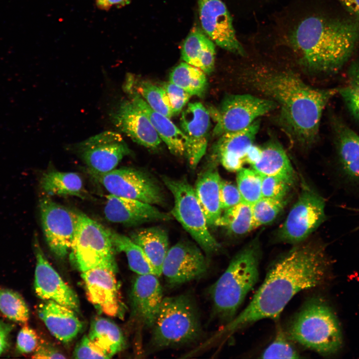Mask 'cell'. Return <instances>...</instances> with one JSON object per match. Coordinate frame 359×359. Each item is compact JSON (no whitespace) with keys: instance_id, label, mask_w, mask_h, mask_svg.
Returning a JSON list of instances; mask_svg holds the SVG:
<instances>
[{"instance_id":"f546056e","label":"cell","mask_w":359,"mask_h":359,"mask_svg":"<svg viewBox=\"0 0 359 359\" xmlns=\"http://www.w3.org/2000/svg\"><path fill=\"white\" fill-rule=\"evenodd\" d=\"M88 337L109 359L125 347V338L120 328L105 318L98 317L93 321Z\"/></svg>"},{"instance_id":"5bb4252c","label":"cell","mask_w":359,"mask_h":359,"mask_svg":"<svg viewBox=\"0 0 359 359\" xmlns=\"http://www.w3.org/2000/svg\"><path fill=\"white\" fill-rule=\"evenodd\" d=\"M195 244L181 241L170 247L162 266V274L171 288L199 279L209 268L208 259Z\"/></svg>"},{"instance_id":"7402d4cb","label":"cell","mask_w":359,"mask_h":359,"mask_svg":"<svg viewBox=\"0 0 359 359\" xmlns=\"http://www.w3.org/2000/svg\"><path fill=\"white\" fill-rule=\"evenodd\" d=\"M154 274L138 275L131 292L133 315L152 328L164 298L162 286Z\"/></svg>"},{"instance_id":"60d3db41","label":"cell","mask_w":359,"mask_h":359,"mask_svg":"<svg viewBox=\"0 0 359 359\" xmlns=\"http://www.w3.org/2000/svg\"><path fill=\"white\" fill-rule=\"evenodd\" d=\"M292 185L280 178L262 175V197L284 200Z\"/></svg>"},{"instance_id":"d6986e66","label":"cell","mask_w":359,"mask_h":359,"mask_svg":"<svg viewBox=\"0 0 359 359\" xmlns=\"http://www.w3.org/2000/svg\"><path fill=\"white\" fill-rule=\"evenodd\" d=\"M111 120L135 142L155 149L162 140L144 112L130 99L120 102L111 113Z\"/></svg>"},{"instance_id":"3957f363","label":"cell","mask_w":359,"mask_h":359,"mask_svg":"<svg viewBox=\"0 0 359 359\" xmlns=\"http://www.w3.org/2000/svg\"><path fill=\"white\" fill-rule=\"evenodd\" d=\"M289 44L300 62L313 72L331 74L348 61L359 41V21L312 16L290 32Z\"/></svg>"},{"instance_id":"e575fe53","label":"cell","mask_w":359,"mask_h":359,"mask_svg":"<svg viewBox=\"0 0 359 359\" xmlns=\"http://www.w3.org/2000/svg\"><path fill=\"white\" fill-rule=\"evenodd\" d=\"M126 82L134 88L153 110L169 118L174 116L168 96L162 87L147 80L137 81L132 76L128 77Z\"/></svg>"},{"instance_id":"cb8c5ba5","label":"cell","mask_w":359,"mask_h":359,"mask_svg":"<svg viewBox=\"0 0 359 359\" xmlns=\"http://www.w3.org/2000/svg\"><path fill=\"white\" fill-rule=\"evenodd\" d=\"M125 89L130 98L146 115L161 139L164 142L170 152L176 156L185 153L186 137L170 118L153 110L129 83Z\"/></svg>"},{"instance_id":"30bf717a","label":"cell","mask_w":359,"mask_h":359,"mask_svg":"<svg viewBox=\"0 0 359 359\" xmlns=\"http://www.w3.org/2000/svg\"><path fill=\"white\" fill-rule=\"evenodd\" d=\"M325 208L323 197L310 187L304 185L277 231V239L294 245L305 241L324 221Z\"/></svg>"},{"instance_id":"9a60e30c","label":"cell","mask_w":359,"mask_h":359,"mask_svg":"<svg viewBox=\"0 0 359 359\" xmlns=\"http://www.w3.org/2000/svg\"><path fill=\"white\" fill-rule=\"evenodd\" d=\"M36 257L34 286L37 296L51 300L78 312L79 301L73 290L62 279L44 256L36 236L34 240Z\"/></svg>"},{"instance_id":"d590c367","label":"cell","mask_w":359,"mask_h":359,"mask_svg":"<svg viewBox=\"0 0 359 359\" xmlns=\"http://www.w3.org/2000/svg\"><path fill=\"white\" fill-rule=\"evenodd\" d=\"M0 311L8 319L21 324L27 323L29 310L22 297L10 289L0 288Z\"/></svg>"},{"instance_id":"2e32d148","label":"cell","mask_w":359,"mask_h":359,"mask_svg":"<svg viewBox=\"0 0 359 359\" xmlns=\"http://www.w3.org/2000/svg\"><path fill=\"white\" fill-rule=\"evenodd\" d=\"M199 18L204 31L216 44L235 54L244 55L236 38L230 15L220 0H197Z\"/></svg>"},{"instance_id":"d6a6232c","label":"cell","mask_w":359,"mask_h":359,"mask_svg":"<svg viewBox=\"0 0 359 359\" xmlns=\"http://www.w3.org/2000/svg\"><path fill=\"white\" fill-rule=\"evenodd\" d=\"M215 226L224 227L229 233L242 236L255 229L251 205L241 201L224 210Z\"/></svg>"},{"instance_id":"ab89813d","label":"cell","mask_w":359,"mask_h":359,"mask_svg":"<svg viewBox=\"0 0 359 359\" xmlns=\"http://www.w3.org/2000/svg\"><path fill=\"white\" fill-rule=\"evenodd\" d=\"M262 359H298L300 354L291 343V340L279 324L277 326L275 338L261 355Z\"/></svg>"},{"instance_id":"4316f807","label":"cell","mask_w":359,"mask_h":359,"mask_svg":"<svg viewBox=\"0 0 359 359\" xmlns=\"http://www.w3.org/2000/svg\"><path fill=\"white\" fill-rule=\"evenodd\" d=\"M130 239L143 251L157 276L162 274V266L170 248L167 231L160 227L140 228L133 232Z\"/></svg>"},{"instance_id":"ba28073f","label":"cell","mask_w":359,"mask_h":359,"mask_svg":"<svg viewBox=\"0 0 359 359\" xmlns=\"http://www.w3.org/2000/svg\"><path fill=\"white\" fill-rule=\"evenodd\" d=\"M162 179L174 196L172 216L207 255L210 256L219 251L221 246L209 232L194 188L183 179L178 180L164 176Z\"/></svg>"},{"instance_id":"e0dca14e","label":"cell","mask_w":359,"mask_h":359,"mask_svg":"<svg viewBox=\"0 0 359 359\" xmlns=\"http://www.w3.org/2000/svg\"><path fill=\"white\" fill-rule=\"evenodd\" d=\"M210 126L209 112L201 103H188L182 112L180 127L186 137L184 155L192 169L206 152Z\"/></svg>"},{"instance_id":"7a4b0ae2","label":"cell","mask_w":359,"mask_h":359,"mask_svg":"<svg viewBox=\"0 0 359 359\" xmlns=\"http://www.w3.org/2000/svg\"><path fill=\"white\" fill-rule=\"evenodd\" d=\"M243 80L277 104L280 126L293 142L303 147L315 143L323 111L339 93L337 88L313 87L291 72L265 68L247 70Z\"/></svg>"},{"instance_id":"836d02e7","label":"cell","mask_w":359,"mask_h":359,"mask_svg":"<svg viewBox=\"0 0 359 359\" xmlns=\"http://www.w3.org/2000/svg\"><path fill=\"white\" fill-rule=\"evenodd\" d=\"M109 232L115 250L125 253L131 270L137 275H156L151 263L142 249L130 237L111 229H109Z\"/></svg>"},{"instance_id":"8992f818","label":"cell","mask_w":359,"mask_h":359,"mask_svg":"<svg viewBox=\"0 0 359 359\" xmlns=\"http://www.w3.org/2000/svg\"><path fill=\"white\" fill-rule=\"evenodd\" d=\"M152 330L150 345L155 350L196 341L202 328L197 308L191 297L181 294L164 297Z\"/></svg>"},{"instance_id":"603a6c76","label":"cell","mask_w":359,"mask_h":359,"mask_svg":"<svg viewBox=\"0 0 359 359\" xmlns=\"http://www.w3.org/2000/svg\"><path fill=\"white\" fill-rule=\"evenodd\" d=\"M37 312L50 333L63 343L71 341L83 328L75 311L54 301L46 300L40 304Z\"/></svg>"},{"instance_id":"681fc988","label":"cell","mask_w":359,"mask_h":359,"mask_svg":"<svg viewBox=\"0 0 359 359\" xmlns=\"http://www.w3.org/2000/svg\"><path fill=\"white\" fill-rule=\"evenodd\" d=\"M130 0H96L97 6L100 9H109L114 6L124 5L128 4Z\"/></svg>"},{"instance_id":"7bdbcfd3","label":"cell","mask_w":359,"mask_h":359,"mask_svg":"<svg viewBox=\"0 0 359 359\" xmlns=\"http://www.w3.org/2000/svg\"><path fill=\"white\" fill-rule=\"evenodd\" d=\"M219 197L222 210L242 201L237 185L222 179L220 183Z\"/></svg>"},{"instance_id":"74e56055","label":"cell","mask_w":359,"mask_h":359,"mask_svg":"<svg viewBox=\"0 0 359 359\" xmlns=\"http://www.w3.org/2000/svg\"><path fill=\"white\" fill-rule=\"evenodd\" d=\"M339 93L352 116L359 122V62L350 67L347 83L339 88Z\"/></svg>"},{"instance_id":"d4e9b609","label":"cell","mask_w":359,"mask_h":359,"mask_svg":"<svg viewBox=\"0 0 359 359\" xmlns=\"http://www.w3.org/2000/svg\"><path fill=\"white\" fill-rule=\"evenodd\" d=\"M215 167L211 166L200 175L194 188L208 226H215L222 212L219 197L221 179Z\"/></svg>"},{"instance_id":"f907efd6","label":"cell","mask_w":359,"mask_h":359,"mask_svg":"<svg viewBox=\"0 0 359 359\" xmlns=\"http://www.w3.org/2000/svg\"><path fill=\"white\" fill-rule=\"evenodd\" d=\"M352 14L359 17V0H338Z\"/></svg>"},{"instance_id":"4fadbf2b","label":"cell","mask_w":359,"mask_h":359,"mask_svg":"<svg viewBox=\"0 0 359 359\" xmlns=\"http://www.w3.org/2000/svg\"><path fill=\"white\" fill-rule=\"evenodd\" d=\"M75 148L89 173L109 172L131 152L119 133L109 131L89 138Z\"/></svg>"},{"instance_id":"ffe728a7","label":"cell","mask_w":359,"mask_h":359,"mask_svg":"<svg viewBox=\"0 0 359 359\" xmlns=\"http://www.w3.org/2000/svg\"><path fill=\"white\" fill-rule=\"evenodd\" d=\"M258 120L243 130L219 136L212 149L211 166L219 163L229 172H237L243 168L246 153L254 144L260 128Z\"/></svg>"},{"instance_id":"484cf974","label":"cell","mask_w":359,"mask_h":359,"mask_svg":"<svg viewBox=\"0 0 359 359\" xmlns=\"http://www.w3.org/2000/svg\"><path fill=\"white\" fill-rule=\"evenodd\" d=\"M261 148L260 159L252 168L262 175L277 177L293 185L296 180L295 173L279 142L271 139Z\"/></svg>"},{"instance_id":"44dd1931","label":"cell","mask_w":359,"mask_h":359,"mask_svg":"<svg viewBox=\"0 0 359 359\" xmlns=\"http://www.w3.org/2000/svg\"><path fill=\"white\" fill-rule=\"evenodd\" d=\"M104 213L109 221L127 226L172 219L170 214L153 205L110 194L106 196Z\"/></svg>"},{"instance_id":"83f0119b","label":"cell","mask_w":359,"mask_h":359,"mask_svg":"<svg viewBox=\"0 0 359 359\" xmlns=\"http://www.w3.org/2000/svg\"><path fill=\"white\" fill-rule=\"evenodd\" d=\"M183 60L203 71L211 73L214 67L213 42L200 29L193 28L184 40L181 50Z\"/></svg>"},{"instance_id":"f1b7e54d","label":"cell","mask_w":359,"mask_h":359,"mask_svg":"<svg viewBox=\"0 0 359 359\" xmlns=\"http://www.w3.org/2000/svg\"><path fill=\"white\" fill-rule=\"evenodd\" d=\"M333 124L342 168L349 176L359 179V135L339 120Z\"/></svg>"},{"instance_id":"1f68e13d","label":"cell","mask_w":359,"mask_h":359,"mask_svg":"<svg viewBox=\"0 0 359 359\" xmlns=\"http://www.w3.org/2000/svg\"><path fill=\"white\" fill-rule=\"evenodd\" d=\"M169 81L191 96L202 97L207 87L206 73L199 68L185 62H181L172 70Z\"/></svg>"},{"instance_id":"52a82bcc","label":"cell","mask_w":359,"mask_h":359,"mask_svg":"<svg viewBox=\"0 0 359 359\" xmlns=\"http://www.w3.org/2000/svg\"><path fill=\"white\" fill-rule=\"evenodd\" d=\"M77 225L70 250V257L81 272L99 267L116 269L115 249L109 229L88 217L77 212Z\"/></svg>"},{"instance_id":"8d00e7d4","label":"cell","mask_w":359,"mask_h":359,"mask_svg":"<svg viewBox=\"0 0 359 359\" xmlns=\"http://www.w3.org/2000/svg\"><path fill=\"white\" fill-rule=\"evenodd\" d=\"M237 172L236 185L242 201L251 205L262 197V175L253 168H242Z\"/></svg>"},{"instance_id":"9c48e42d","label":"cell","mask_w":359,"mask_h":359,"mask_svg":"<svg viewBox=\"0 0 359 359\" xmlns=\"http://www.w3.org/2000/svg\"><path fill=\"white\" fill-rule=\"evenodd\" d=\"M278 107L273 100L251 94H231L226 96L217 109L209 111L215 122L213 135L243 130Z\"/></svg>"},{"instance_id":"5b68a950","label":"cell","mask_w":359,"mask_h":359,"mask_svg":"<svg viewBox=\"0 0 359 359\" xmlns=\"http://www.w3.org/2000/svg\"><path fill=\"white\" fill-rule=\"evenodd\" d=\"M291 340L322 355L336 353L343 338L338 319L327 302L320 297L307 300L289 322Z\"/></svg>"},{"instance_id":"277c9868","label":"cell","mask_w":359,"mask_h":359,"mask_svg":"<svg viewBox=\"0 0 359 359\" xmlns=\"http://www.w3.org/2000/svg\"><path fill=\"white\" fill-rule=\"evenodd\" d=\"M261 258L259 240L254 238L235 254L210 287L213 313L225 324L236 316L246 296L256 284Z\"/></svg>"},{"instance_id":"f6af8a7d","label":"cell","mask_w":359,"mask_h":359,"mask_svg":"<svg viewBox=\"0 0 359 359\" xmlns=\"http://www.w3.org/2000/svg\"><path fill=\"white\" fill-rule=\"evenodd\" d=\"M75 359H109L88 338L84 336L76 346L73 353Z\"/></svg>"},{"instance_id":"8fae6325","label":"cell","mask_w":359,"mask_h":359,"mask_svg":"<svg viewBox=\"0 0 359 359\" xmlns=\"http://www.w3.org/2000/svg\"><path fill=\"white\" fill-rule=\"evenodd\" d=\"M110 194L151 205L164 204L163 192L159 184L147 173L122 168L103 174L90 173Z\"/></svg>"},{"instance_id":"4dcf8cb0","label":"cell","mask_w":359,"mask_h":359,"mask_svg":"<svg viewBox=\"0 0 359 359\" xmlns=\"http://www.w3.org/2000/svg\"><path fill=\"white\" fill-rule=\"evenodd\" d=\"M40 186L48 195L82 197L85 193L82 179L78 174L74 172H47L41 178Z\"/></svg>"},{"instance_id":"ee69618b","label":"cell","mask_w":359,"mask_h":359,"mask_svg":"<svg viewBox=\"0 0 359 359\" xmlns=\"http://www.w3.org/2000/svg\"><path fill=\"white\" fill-rule=\"evenodd\" d=\"M39 345L38 338L36 332L25 325L19 331L16 339V348L22 354H28L35 351Z\"/></svg>"},{"instance_id":"bcb514c9","label":"cell","mask_w":359,"mask_h":359,"mask_svg":"<svg viewBox=\"0 0 359 359\" xmlns=\"http://www.w3.org/2000/svg\"><path fill=\"white\" fill-rule=\"evenodd\" d=\"M33 358L65 359L66 357L56 348L48 343L39 344L35 350Z\"/></svg>"},{"instance_id":"ac0fdd59","label":"cell","mask_w":359,"mask_h":359,"mask_svg":"<svg viewBox=\"0 0 359 359\" xmlns=\"http://www.w3.org/2000/svg\"><path fill=\"white\" fill-rule=\"evenodd\" d=\"M116 271L112 267L99 266L81 272L89 301L110 316L118 315L121 309Z\"/></svg>"},{"instance_id":"6da1fadb","label":"cell","mask_w":359,"mask_h":359,"mask_svg":"<svg viewBox=\"0 0 359 359\" xmlns=\"http://www.w3.org/2000/svg\"><path fill=\"white\" fill-rule=\"evenodd\" d=\"M329 267L324 246L311 241L295 244L271 264L249 304L216 336L227 338L261 320H277L297 293L323 283Z\"/></svg>"},{"instance_id":"f35d334b","label":"cell","mask_w":359,"mask_h":359,"mask_svg":"<svg viewBox=\"0 0 359 359\" xmlns=\"http://www.w3.org/2000/svg\"><path fill=\"white\" fill-rule=\"evenodd\" d=\"M285 203V199L262 197L251 204L255 228L268 224L274 221L283 210Z\"/></svg>"},{"instance_id":"7c38bea8","label":"cell","mask_w":359,"mask_h":359,"mask_svg":"<svg viewBox=\"0 0 359 359\" xmlns=\"http://www.w3.org/2000/svg\"><path fill=\"white\" fill-rule=\"evenodd\" d=\"M41 224L46 241L51 251L58 258L70 251L77 225V212L55 202L49 197L39 202Z\"/></svg>"},{"instance_id":"b9f144b4","label":"cell","mask_w":359,"mask_h":359,"mask_svg":"<svg viewBox=\"0 0 359 359\" xmlns=\"http://www.w3.org/2000/svg\"><path fill=\"white\" fill-rule=\"evenodd\" d=\"M166 92L174 115H178L187 104L191 95L170 81L161 86Z\"/></svg>"},{"instance_id":"7dc6e473","label":"cell","mask_w":359,"mask_h":359,"mask_svg":"<svg viewBox=\"0 0 359 359\" xmlns=\"http://www.w3.org/2000/svg\"><path fill=\"white\" fill-rule=\"evenodd\" d=\"M13 325L0 321V356L7 349Z\"/></svg>"},{"instance_id":"c3c4849f","label":"cell","mask_w":359,"mask_h":359,"mask_svg":"<svg viewBox=\"0 0 359 359\" xmlns=\"http://www.w3.org/2000/svg\"><path fill=\"white\" fill-rule=\"evenodd\" d=\"M261 146L252 145L248 149L245 158V163L251 166L255 164L260 159L261 156Z\"/></svg>"}]
</instances>
